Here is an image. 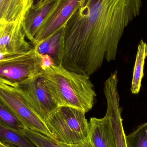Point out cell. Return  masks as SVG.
<instances>
[{
  "mask_svg": "<svg viewBox=\"0 0 147 147\" xmlns=\"http://www.w3.org/2000/svg\"><path fill=\"white\" fill-rule=\"evenodd\" d=\"M5 24H6V23H1V22H0V29H1V28L3 26V25H4Z\"/></svg>",
  "mask_w": 147,
  "mask_h": 147,
  "instance_id": "obj_24",
  "label": "cell"
},
{
  "mask_svg": "<svg viewBox=\"0 0 147 147\" xmlns=\"http://www.w3.org/2000/svg\"><path fill=\"white\" fill-rule=\"evenodd\" d=\"M60 0H38L33 4L25 16L23 29L27 38L32 46L34 38L47 17L51 13Z\"/></svg>",
  "mask_w": 147,
  "mask_h": 147,
  "instance_id": "obj_10",
  "label": "cell"
},
{
  "mask_svg": "<svg viewBox=\"0 0 147 147\" xmlns=\"http://www.w3.org/2000/svg\"><path fill=\"white\" fill-rule=\"evenodd\" d=\"M0 147H8L6 145V143L4 142H1L0 141Z\"/></svg>",
  "mask_w": 147,
  "mask_h": 147,
  "instance_id": "obj_22",
  "label": "cell"
},
{
  "mask_svg": "<svg viewBox=\"0 0 147 147\" xmlns=\"http://www.w3.org/2000/svg\"><path fill=\"white\" fill-rule=\"evenodd\" d=\"M0 141L18 147H36L20 131L0 124Z\"/></svg>",
  "mask_w": 147,
  "mask_h": 147,
  "instance_id": "obj_15",
  "label": "cell"
},
{
  "mask_svg": "<svg viewBox=\"0 0 147 147\" xmlns=\"http://www.w3.org/2000/svg\"><path fill=\"white\" fill-rule=\"evenodd\" d=\"M141 6V0H82L65 25L58 65L90 76L105 60H115L124 30Z\"/></svg>",
  "mask_w": 147,
  "mask_h": 147,
  "instance_id": "obj_1",
  "label": "cell"
},
{
  "mask_svg": "<svg viewBox=\"0 0 147 147\" xmlns=\"http://www.w3.org/2000/svg\"><path fill=\"white\" fill-rule=\"evenodd\" d=\"M82 0H60L41 25L34 38L33 47L65 25Z\"/></svg>",
  "mask_w": 147,
  "mask_h": 147,
  "instance_id": "obj_8",
  "label": "cell"
},
{
  "mask_svg": "<svg viewBox=\"0 0 147 147\" xmlns=\"http://www.w3.org/2000/svg\"><path fill=\"white\" fill-rule=\"evenodd\" d=\"M34 0H0V22H13L24 18Z\"/></svg>",
  "mask_w": 147,
  "mask_h": 147,
  "instance_id": "obj_12",
  "label": "cell"
},
{
  "mask_svg": "<svg viewBox=\"0 0 147 147\" xmlns=\"http://www.w3.org/2000/svg\"><path fill=\"white\" fill-rule=\"evenodd\" d=\"M147 57V44L142 40L138 45L131 84V92L137 94L140 91L144 77V68Z\"/></svg>",
  "mask_w": 147,
  "mask_h": 147,
  "instance_id": "obj_13",
  "label": "cell"
},
{
  "mask_svg": "<svg viewBox=\"0 0 147 147\" xmlns=\"http://www.w3.org/2000/svg\"><path fill=\"white\" fill-rule=\"evenodd\" d=\"M127 147H147V122L126 136Z\"/></svg>",
  "mask_w": 147,
  "mask_h": 147,
  "instance_id": "obj_18",
  "label": "cell"
},
{
  "mask_svg": "<svg viewBox=\"0 0 147 147\" xmlns=\"http://www.w3.org/2000/svg\"><path fill=\"white\" fill-rule=\"evenodd\" d=\"M40 74L16 87L33 111L44 121L59 107L46 86Z\"/></svg>",
  "mask_w": 147,
  "mask_h": 147,
  "instance_id": "obj_6",
  "label": "cell"
},
{
  "mask_svg": "<svg viewBox=\"0 0 147 147\" xmlns=\"http://www.w3.org/2000/svg\"><path fill=\"white\" fill-rule=\"evenodd\" d=\"M88 137L94 147H116L115 140L109 116L91 117L89 122Z\"/></svg>",
  "mask_w": 147,
  "mask_h": 147,
  "instance_id": "obj_11",
  "label": "cell"
},
{
  "mask_svg": "<svg viewBox=\"0 0 147 147\" xmlns=\"http://www.w3.org/2000/svg\"><path fill=\"white\" fill-rule=\"evenodd\" d=\"M22 133L36 147H63L53 138L25 128Z\"/></svg>",
  "mask_w": 147,
  "mask_h": 147,
  "instance_id": "obj_17",
  "label": "cell"
},
{
  "mask_svg": "<svg viewBox=\"0 0 147 147\" xmlns=\"http://www.w3.org/2000/svg\"><path fill=\"white\" fill-rule=\"evenodd\" d=\"M0 124L22 132L26 128L16 116L1 100Z\"/></svg>",
  "mask_w": 147,
  "mask_h": 147,
  "instance_id": "obj_16",
  "label": "cell"
},
{
  "mask_svg": "<svg viewBox=\"0 0 147 147\" xmlns=\"http://www.w3.org/2000/svg\"><path fill=\"white\" fill-rule=\"evenodd\" d=\"M42 55L34 48L17 57L0 62V83L16 87L42 72Z\"/></svg>",
  "mask_w": 147,
  "mask_h": 147,
  "instance_id": "obj_4",
  "label": "cell"
},
{
  "mask_svg": "<svg viewBox=\"0 0 147 147\" xmlns=\"http://www.w3.org/2000/svg\"><path fill=\"white\" fill-rule=\"evenodd\" d=\"M24 19L6 23L0 29V53H25L34 48L26 39Z\"/></svg>",
  "mask_w": 147,
  "mask_h": 147,
  "instance_id": "obj_9",
  "label": "cell"
},
{
  "mask_svg": "<svg viewBox=\"0 0 147 147\" xmlns=\"http://www.w3.org/2000/svg\"><path fill=\"white\" fill-rule=\"evenodd\" d=\"M59 143L63 147H94L89 137L82 141L76 144L67 145V144H63V143Z\"/></svg>",
  "mask_w": 147,
  "mask_h": 147,
  "instance_id": "obj_20",
  "label": "cell"
},
{
  "mask_svg": "<svg viewBox=\"0 0 147 147\" xmlns=\"http://www.w3.org/2000/svg\"><path fill=\"white\" fill-rule=\"evenodd\" d=\"M6 143L7 146L8 147H17L16 146H14V145H13V144H9V143Z\"/></svg>",
  "mask_w": 147,
  "mask_h": 147,
  "instance_id": "obj_23",
  "label": "cell"
},
{
  "mask_svg": "<svg viewBox=\"0 0 147 147\" xmlns=\"http://www.w3.org/2000/svg\"><path fill=\"white\" fill-rule=\"evenodd\" d=\"M85 114L76 108L61 106L44 121L54 140L59 143L71 145L88 138L89 123Z\"/></svg>",
  "mask_w": 147,
  "mask_h": 147,
  "instance_id": "obj_3",
  "label": "cell"
},
{
  "mask_svg": "<svg viewBox=\"0 0 147 147\" xmlns=\"http://www.w3.org/2000/svg\"><path fill=\"white\" fill-rule=\"evenodd\" d=\"M51 96L59 107L67 106L89 112L96 94L90 76L53 65L40 74Z\"/></svg>",
  "mask_w": 147,
  "mask_h": 147,
  "instance_id": "obj_2",
  "label": "cell"
},
{
  "mask_svg": "<svg viewBox=\"0 0 147 147\" xmlns=\"http://www.w3.org/2000/svg\"><path fill=\"white\" fill-rule=\"evenodd\" d=\"M56 65L52 57L48 54L42 55L41 68L42 70L45 71L53 65Z\"/></svg>",
  "mask_w": 147,
  "mask_h": 147,
  "instance_id": "obj_19",
  "label": "cell"
},
{
  "mask_svg": "<svg viewBox=\"0 0 147 147\" xmlns=\"http://www.w3.org/2000/svg\"><path fill=\"white\" fill-rule=\"evenodd\" d=\"M23 54L24 53H0V62L7 61L14 58L17 57Z\"/></svg>",
  "mask_w": 147,
  "mask_h": 147,
  "instance_id": "obj_21",
  "label": "cell"
},
{
  "mask_svg": "<svg viewBox=\"0 0 147 147\" xmlns=\"http://www.w3.org/2000/svg\"><path fill=\"white\" fill-rule=\"evenodd\" d=\"M0 100L16 116L25 127L53 138L45 121L33 111L16 87L0 83Z\"/></svg>",
  "mask_w": 147,
  "mask_h": 147,
  "instance_id": "obj_5",
  "label": "cell"
},
{
  "mask_svg": "<svg viewBox=\"0 0 147 147\" xmlns=\"http://www.w3.org/2000/svg\"><path fill=\"white\" fill-rule=\"evenodd\" d=\"M64 28L65 26H64L51 36L40 42L34 47L37 52L40 55L48 54L50 55L55 64L62 42Z\"/></svg>",
  "mask_w": 147,
  "mask_h": 147,
  "instance_id": "obj_14",
  "label": "cell"
},
{
  "mask_svg": "<svg viewBox=\"0 0 147 147\" xmlns=\"http://www.w3.org/2000/svg\"><path fill=\"white\" fill-rule=\"evenodd\" d=\"M118 74L117 71L105 82L104 92L107 102L106 114L111 122L115 140L116 147H127L124 132L118 90Z\"/></svg>",
  "mask_w": 147,
  "mask_h": 147,
  "instance_id": "obj_7",
  "label": "cell"
}]
</instances>
